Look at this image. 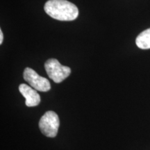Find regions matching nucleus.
Wrapping results in <instances>:
<instances>
[{
	"label": "nucleus",
	"instance_id": "1",
	"mask_svg": "<svg viewBox=\"0 0 150 150\" xmlns=\"http://www.w3.org/2000/svg\"><path fill=\"white\" fill-rule=\"evenodd\" d=\"M44 10L48 16L60 21H72L79 16L76 6L67 0H49Z\"/></svg>",
	"mask_w": 150,
	"mask_h": 150
},
{
	"label": "nucleus",
	"instance_id": "2",
	"mask_svg": "<svg viewBox=\"0 0 150 150\" xmlns=\"http://www.w3.org/2000/svg\"><path fill=\"white\" fill-rule=\"evenodd\" d=\"M45 68L49 77L56 83H61L70 76L71 73L70 67L62 65L55 59H48L45 63Z\"/></svg>",
	"mask_w": 150,
	"mask_h": 150
},
{
	"label": "nucleus",
	"instance_id": "3",
	"mask_svg": "<svg viewBox=\"0 0 150 150\" xmlns=\"http://www.w3.org/2000/svg\"><path fill=\"white\" fill-rule=\"evenodd\" d=\"M60 125L59 118L55 112H46L39 121V128L43 135L49 138H54L58 134Z\"/></svg>",
	"mask_w": 150,
	"mask_h": 150
},
{
	"label": "nucleus",
	"instance_id": "4",
	"mask_svg": "<svg viewBox=\"0 0 150 150\" xmlns=\"http://www.w3.org/2000/svg\"><path fill=\"white\" fill-rule=\"evenodd\" d=\"M23 77L33 88L38 91L47 92L51 89V84L49 80L40 76L33 69L29 67L24 69Z\"/></svg>",
	"mask_w": 150,
	"mask_h": 150
},
{
	"label": "nucleus",
	"instance_id": "5",
	"mask_svg": "<svg viewBox=\"0 0 150 150\" xmlns=\"http://www.w3.org/2000/svg\"><path fill=\"white\" fill-rule=\"evenodd\" d=\"M19 91L26 99L25 104L28 107H33L40 104V97L36 90L25 83L20 84Z\"/></svg>",
	"mask_w": 150,
	"mask_h": 150
},
{
	"label": "nucleus",
	"instance_id": "6",
	"mask_svg": "<svg viewBox=\"0 0 150 150\" xmlns=\"http://www.w3.org/2000/svg\"><path fill=\"white\" fill-rule=\"evenodd\" d=\"M136 45L142 50L150 49V28L140 33L136 39Z\"/></svg>",
	"mask_w": 150,
	"mask_h": 150
},
{
	"label": "nucleus",
	"instance_id": "7",
	"mask_svg": "<svg viewBox=\"0 0 150 150\" xmlns=\"http://www.w3.org/2000/svg\"><path fill=\"white\" fill-rule=\"evenodd\" d=\"M3 39H4V35L3 32L1 29H0V45L2 44L3 42Z\"/></svg>",
	"mask_w": 150,
	"mask_h": 150
}]
</instances>
